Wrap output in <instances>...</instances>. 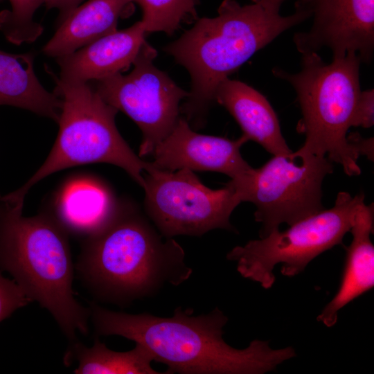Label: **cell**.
Returning <instances> with one entry per match:
<instances>
[{"label":"cell","instance_id":"obj_1","mask_svg":"<svg viewBox=\"0 0 374 374\" xmlns=\"http://www.w3.org/2000/svg\"><path fill=\"white\" fill-rule=\"evenodd\" d=\"M89 308L96 337L118 335L141 344L168 374H264L296 355L292 346L274 349L259 339L242 349L231 346L223 339L229 319L217 307L200 315L178 307L170 317L114 312L95 303Z\"/></svg>","mask_w":374,"mask_h":374},{"label":"cell","instance_id":"obj_2","mask_svg":"<svg viewBox=\"0 0 374 374\" xmlns=\"http://www.w3.org/2000/svg\"><path fill=\"white\" fill-rule=\"evenodd\" d=\"M75 269L98 300L121 307L166 285L178 286L193 273L181 246L126 200L118 201L103 227L82 240Z\"/></svg>","mask_w":374,"mask_h":374},{"label":"cell","instance_id":"obj_3","mask_svg":"<svg viewBox=\"0 0 374 374\" xmlns=\"http://www.w3.org/2000/svg\"><path fill=\"white\" fill-rule=\"evenodd\" d=\"M311 17L295 8L283 16L258 3L241 5L223 0L214 17L198 18L193 27L164 51L190 74L189 96L180 112L191 127H202L218 85L257 51L292 27Z\"/></svg>","mask_w":374,"mask_h":374},{"label":"cell","instance_id":"obj_4","mask_svg":"<svg viewBox=\"0 0 374 374\" xmlns=\"http://www.w3.org/2000/svg\"><path fill=\"white\" fill-rule=\"evenodd\" d=\"M24 200L0 193V269L8 272L73 341L89 332V308L73 290L75 267L69 235L50 211L24 217Z\"/></svg>","mask_w":374,"mask_h":374},{"label":"cell","instance_id":"obj_5","mask_svg":"<svg viewBox=\"0 0 374 374\" xmlns=\"http://www.w3.org/2000/svg\"><path fill=\"white\" fill-rule=\"evenodd\" d=\"M360 64L355 53L326 63L318 53H309L301 54L297 73L272 69L273 75L290 83L296 93L302 114L297 130L305 137L296 151L326 157L349 176L361 173L359 156L347 140L361 92Z\"/></svg>","mask_w":374,"mask_h":374},{"label":"cell","instance_id":"obj_6","mask_svg":"<svg viewBox=\"0 0 374 374\" xmlns=\"http://www.w3.org/2000/svg\"><path fill=\"white\" fill-rule=\"evenodd\" d=\"M54 93L62 101L56 140L47 158L27 181L12 193L24 199L30 189L62 170L93 163L123 169L142 188L151 166L129 146L115 123L118 110L107 104L90 82L55 78Z\"/></svg>","mask_w":374,"mask_h":374},{"label":"cell","instance_id":"obj_7","mask_svg":"<svg viewBox=\"0 0 374 374\" xmlns=\"http://www.w3.org/2000/svg\"><path fill=\"white\" fill-rule=\"evenodd\" d=\"M363 202L364 193L353 197L339 192L332 208L299 220L285 231L276 229L264 238L236 246L226 258L236 263L243 278L269 289L275 282L276 265H281L283 276L294 277L319 255L342 244Z\"/></svg>","mask_w":374,"mask_h":374},{"label":"cell","instance_id":"obj_8","mask_svg":"<svg viewBox=\"0 0 374 374\" xmlns=\"http://www.w3.org/2000/svg\"><path fill=\"white\" fill-rule=\"evenodd\" d=\"M333 172L326 157L292 152L273 155L263 166L251 168L226 183L242 202L253 203L255 220L261 224L260 238L323 210L322 183Z\"/></svg>","mask_w":374,"mask_h":374},{"label":"cell","instance_id":"obj_9","mask_svg":"<svg viewBox=\"0 0 374 374\" xmlns=\"http://www.w3.org/2000/svg\"><path fill=\"white\" fill-rule=\"evenodd\" d=\"M144 179L146 215L164 238L200 237L216 229L234 231L230 217L241 201L229 184L213 190L192 170H159L152 164Z\"/></svg>","mask_w":374,"mask_h":374},{"label":"cell","instance_id":"obj_10","mask_svg":"<svg viewBox=\"0 0 374 374\" xmlns=\"http://www.w3.org/2000/svg\"><path fill=\"white\" fill-rule=\"evenodd\" d=\"M157 55L145 41L128 74L118 73L94 81L93 86L104 101L127 115L141 130V158L150 156L172 130L180 117V103L189 96L154 65Z\"/></svg>","mask_w":374,"mask_h":374},{"label":"cell","instance_id":"obj_11","mask_svg":"<svg viewBox=\"0 0 374 374\" xmlns=\"http://www.w3.org/2000/svg\"><path fill=\"white\" fill-rule=\"evenodd\" d=\"M312 24L294 34L301 54L330 49L332 57L355 53L370 64L374 53V0H312Z\"/></svg>","mask_w":374,"mask_h":374},{"label":"cell","instance_id":"obj_12","mask_svg":"<svg viewBox=\"0 0 374 374\" xmlns=\"http://www.w3.org/2000/svg\"><path fill=\"white\" fill-rule=\"evenodd\" d=\"M247 141L242 134L231 140L197 133L180 116L170 134L154 148L150 163L159 170L212 171L235 179L252 168L240 153Z\"/></svg>","mask_w":374,"mask_h":374},{"label":"cell","instance_id":"obj_13","mask_svg":"<svg viewBox=\"0 0 374 374\" xmlns=\"http://www.w3.org/2000/svg\"><path fill=\"white\" fill-rule=\"evenodd\" d=\"M145 35L138 21L127 28L116 30L56 58L60 69L59 78L89 82L123 73L133 64L145 42Z\"/></svg>","mask_w":374,"mask_h":374},{"label":"cell","instance_id":"obj_14","mask_svg":"<svg viewBox=\"0 0 374 374\" xmlns=\"http://www.w3.org/2000/svg\"><path fill=\"white\" fill-rule=\"evenodd\" d=\"M373 204L362 202L355 212L350 232L353 235L346 254L339 289L318 315L317 320L327 327L337 321L339 310L371 290L374 285Z\"/></svg>","mask_w":374,"mask_h":374},{"label":"cell","instance_id":"obj_15","mask_svg":"<svg viewBox=\"0 0 374 374\" xmlns=\"http://www.w3.org/2000/svg\"><path fill=\"white\" fill-rule=\"evenodd\" d=\"M214 101L235 118L248 141L256 142L272 155L286 156L292 152L283 136L273 107L252 87L228 78L217 87Z\"/></svg>","mask_w":374,"mask_h":374},{"label":"cell","instance_id":"obj_16","mask_svg":"<svg viewBox=\"0 0 374 374\" xmlns=\"http://www.w3.org/2000/svg\"><path fill=\"white\" fill-rule=\"evenodd\" d=\"M118 202L103 182L79 177L64 184L50 211L69 235L83 240L108 222Z\"/></svg>","mask_w":374,"mask_h":374},{"label":"cell","instance_id":"obj_17","mask_svg":"<svg viewBox=\"0 0 374 374\" xmlns=\"http://www.w3.org/2000/svg\"><path fill=\"white\" fill-rule=\"evenodd\" d=\"M134 0H88L64 17L43 46L47 56L57 58L71 53L117 30L119 18Z\"/></svg>","mask_w":374,"mask_h":374},{"label":"cell","instance_id":"obj_18","mask_svg":"<svg viewBox=\"0 0 374 374\" xmlns=\"http://www.w3.org/2000/svg\"><path fill=\"white\" fill-rule=\"evenodd\" d=\"M35 55L0 49V105L26 109L57 123L62 101L39 82L33 68Z\"/></svg>","mask_w":374,"mask_h":374},{"label":"cell","instance_id":"obj_19","mask_svg":"<svg viewBox=\"0 0 374 374\" xmlns=\"http://www.w3.org/2000/svg\"><path fill=\"white\" fill-rule=\"evenodd\" d=\"M64 362H77L73 373L78 374H168L152 367L153 359L141 344L127 351L118 352L108 348L96 337L91 347L77 340L72 341L65 356Z\"/></svg>","mask_w":374,"mask_h":374},{"label":"cell","instance_id":"obj_20","mask_svg":"<svg viewBox=\"0 0 374 374\" xmlns=\"http://www.w3.org/2000/svg\"><path fill=\"white\" fill-rule=\"evenodd\" d=\"M142 10L140 20L147 33L172 35L182 24L197 18L199 0H134Z\"/></svg>","mask_w":374,"mask_h":374},{"label":"cell","instance_id":"obj_21","mask_svg":"<svg viewBox=\"0 0 374 374\" xmlns=\"http://www.w3.org/2000/svg\"><path fill=\"white\" fill-rule=\"evenodd\" d=\"M11 10L0 12V30L10 42L19 45L35 41L43 27L33 21V15L46 0H9Z\"/></svg>","mask_w":374,"mask_h":374},{"label":"cell","instance_id":"obj_22","mask_svg":"<svg viewBox=\"0 0 374 374\" xmlns=\"http://www.w3.org/2000/svg\"><path fill=\"white\" fill-rule=\"evenodd\" d=\"M31 302L14 280L3 277L0 271V322Z\"/></svg>","mask_w":374,"mask_h":374},{"label":"cell","instance_id":"obj_23","mask_svg":"<svg viewBox=\"0 0 374 374\" xmlns=\"http://www.w3.org/2000/svg\"><path fill=\"white\" fill-rule=\"evenodd\" d=\"M374 124V91H361L353 116L352 127L368 128Z\"/></svg>","mask_w":374,"mask_h":374},{"label":"cell","instance_id":"obj_24","mask_svg":"<svg viewBox=\"0 0 374 374\" xmlns=\"http://www.w3.org/2000/svg\"><path fill=\"white\" fill-rule=\"evenodd\" d=\"M347 140L359 157L365 155L368 159L373 161L374 141L373 137L364 138L359 134L353 132L347 135Z\"/></svg>","mask_w":374,"mask_h":374},{"label":"cell","instance_id":"obj_25","mask_svg":"<svg viewBox=\"0 0 374 374\" xmlns=\"http://www.w3.org/2000/svg\"><path fill=\"white\" fill-rule=\"evenodd\" d=\"M84 0H46L45 6L48 9L56 8L62 19Z\"/></svg>","mask_w":374,"mask_h":374},{"label":"cell","instance_id":"obj_26","mask_svg":"<svg viewBox=\"0 0 374 374\" xmlns=\"http://www.w3.org/2000/svg\"><path fill=\"white\" fill-rule=\"evenodd\" d=\"M253 3H258L266 8L279 12L280 8L283 3L280 0H251Z\"/></svg>","mask_w":374,"mask_h":374},{"label":"cell","instance_id":"obj_27","mask_svg":"<svg viewBox=\"0 0 374 374\" xmlns=\"http://www.w3.org/2000/svg\"><path fill=\"white\" fill-rule=\"evenodd\" d=\"M283 3L285 0H280ZM312 0H296L295 7H303L308 8L310 2Z\"/></svg>","mask_w":374,"mask_h":374},{"label":"cell","instance_id":"obj_28","mask_svg":"<svg viewBox=\"0 0 374 374\" xmlns=\"http://www.w3.org/2000/svg\"><path fill=\"white\" fill-rule=\"evenodd\" d=\"M4 1V0H0V2H1V1Z\"/></svg>","mask_w":374,"mask_h":374}]
</instances>
